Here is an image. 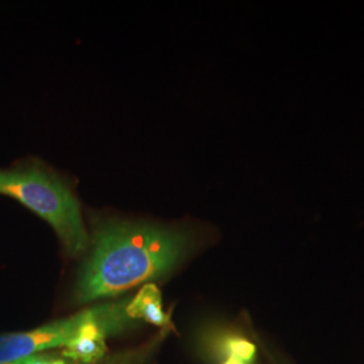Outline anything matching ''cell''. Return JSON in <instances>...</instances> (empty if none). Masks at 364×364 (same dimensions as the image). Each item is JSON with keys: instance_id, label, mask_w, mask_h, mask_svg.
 <instances>
[{"instance_id": "6da1fadb", "label": "cell", "mask_w": 364, "mask_h": 364, "mask_svg": "<svg viewBox=\"0 0 364 364\" xmlns=\"http://www.w3.org/2000/svg\"><path fill=\"white\" fill-rule=\"evenodd\" d=\"M90 252L75 285L80 304L117 297L177 270L204 245L208 228L197 221L161 223L90 210Z\"/></svg>"}, {"instance_id": "7a4b0ae2", "label": "cell", "mask_w": 364, "mask_h": 364, "mask_svg": "<svg viewBox=\"0 0 364 364\" xmlns=\"http://www.w3.org/2000/svg\"><path fill=\"white\" fill-rule=\"evenodd\" d=\"M130 304L131 299H119L31 331L1 335L0 363L57 348H63L69 358L91 362L103 353L105 338L122 332L136 320Z\"/></svg>"}, {"instance_id": "3957f363", "label": "cell", "mask_w": 364, "mask_h": 364, "mask_svg": "<svg viewBox=\"0 0 364 364\" xmlns=\"http://www.w3.org/2000/svg\"><path fill=\"white\" fill-rule=\"evenodd\" d=\"M0 195L15 198L49 223L69 257L90 247V234L69 178L37 159L0 169Z\"/></svg>"}, {"instance_id": "277c9868", "label": "cell", "mask_w": 364, "mask_h": 364, "mask_svg": "<svg viewBox=\"0 0 364 364\" xmlns=\"http://www.w3.org/2000/svg\"><path fill=\"white\" fill-rule=\"evenodd\" d=\"M130 306L136 320H146L156 324H162L165 321L161 296L154 285H146L134 299H131Z\"/></svg>"}, {"instance_id": "5b68a950", "label": "cell", "mask_w": 364, "mask_h": 364, "mask_svg": "<svg viewBox=\"0 0 364 364\" xmlns=\"http://www.w3.org/2000/svg\"><path fill=\"white\" fill-rule=\"evenodd\" d=\"M257 348L246 338H230L225 344V360L223 364H251Z\"/></svg>"}, {"instance_id": "8992f818", "label": "cell", "mask_w": 364, "mask_h": 364, "mask_svg": "<svg viewBox=\"0 0 364 364\" xmlns=\"http://www.w3.org/2000/svg\"><path fill=\"white\" fill-rule=\"evenodd\" d=\"M0 364H69L65 360L60 359V358H54L50 355H45V353H38V355H33L25 359H19L15 362H6V363Z\"/></svg>"}]
</instances>
